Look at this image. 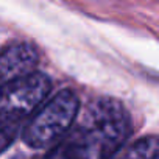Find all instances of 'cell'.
Listing matches in <instances>:
<instances>
[{"label": "cell", "instance_id": "cell-6", "mask_svg": "<svg viewBox=\"0 0 159 159\" xmlns=\"http://www.w3.org/2000/svg\"><path fill=\"white\" fill-rule=\"evenodd\" d=\"M117 159H159V145L156 136L139 139Z\"/></svg>", "mask_w": 159, "mask_h": 159}, {"label": "cell", "instance_id": "cell-3", "mask_svg": "<svg viewBox=\"0 0 159 159\" xmlns=\"http://www.w3.org/2000/svg\"><path fill=\"white\" fill-rule=\"evenodd\" d=\"M83 125L97 139L105 159H111L131 134V119L116 98H100L88 111Z\"/></svg>", "mask_w": 159, "mask_h": 159}, {"label": "cell", "instance_id": "cell-2", "mask_svg": "<svg viewBox=\"0 0 159 159\" xmlns=\"http://www.w3.org/2000/svg\"><path fill=\"white\" fill-rule=\"evenodd\" d=\"M78 109L80 100L75 92L61 91L34 112L22 133L24 142L34 150L53 145L70 129Z\"/></svg>", "mask_w": 159, "mask_h": 159}, {"label": "cell", "instance_id": "cell-5", "mask_svg": "<svg viewBox=\"0 0 159 159\" xmlns=\"http://www.w3.org/2000/svg\"><path fill=\"white\" fill-rule=\"evenodd\" d=\"M38 52L31 44L17 42L0 52V83L7 84L34 70Z\"/></svg>", "mask_w": 159, "mask_h": 159}, {"label": "cell", "instance_id": "cell-4", "mask_svg": "<svg viewBox=\"0 0 159 159\" xmlns=\"http://www.w3.org/2000/svg\"><path fill=\"white\" fill-rule=\"evenodd\" d=\"M42 159H105L102 148L92 133L81 123L67 131Z\"/></svg>", "mask_w": 159, "mask_h": 159}, {"label": "cell", "instance_id": "cell-1", "mask_svg": "<svg viewBox=\"0 0 159 159\" xmlns=\"http://www.w3.org/2000/svg\"><path fill=\"white\" fill-rule=\"evenodd\" d=\"M50 91V80L39 72H30L0 89V129L17 137L24 120L39 108Z\"/></svg>", "mask_w": 159, "mask_h": 159}, {"label": "cell", "instance_id": "cell-7", "mask_svg": "<svg viewBox=\"0 0 159 159\" xmlns=\"http://www.w3.org/2000/svg\"><path fill=\"white\" fill-rule=\"evenodd\" d=\"M2 86H3V84H2V83H0V89H2Z\"/></svg>", "mask_w": 159, "mask_h": 159}]
</instances>
